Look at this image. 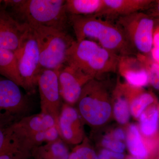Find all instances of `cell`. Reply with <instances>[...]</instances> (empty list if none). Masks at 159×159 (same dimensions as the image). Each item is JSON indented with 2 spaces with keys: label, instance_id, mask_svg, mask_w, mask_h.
Instances as JSON below:
<instances>
[{
  "label": "cell",
  "instance_id": "cell-8",
  "mask_svg": "<svg viewBox=\"0 0 159 159\" xmlns=\"http://www.w3.org/2000/svg\"><path fill=\"white\" fill-rule=\"evenodd\" d=\"M116 20L136 51L139 54L149 55L153 47L155 19L140 11L120 16Z\"/></svg>",
  "mask_w": 159,
  "mask_h": 159
},
{
  "label": "cell",
  "instance_id": "cell-13",
  "mask_svg": "<svg viewBox=\"0 0 159 159\" xmlns=\"http://www.w3.org/2000/svg\"><path fill=\"white\" fill-rule=\"evenodd\" d=\"M152 0H103V7L97 16L112 20L148 9Z\"/></svg>",
  "mask_w": 159,
  "mask_h": 159
},
{
  "label": "cell",
  "instance_id": "cell-39",
  "mask_svg": "<svg viewBox=\"0 0 159 159\" xmlns=\"http://www.w3.org/2000/svg\"><path fill=\"white\" fill-rule=\"evenodd\" d=\"M30 158H29V159H30Z\"/></svg>",
  "mask_w": 159,
  "mask_h": 159
},
{
  "label": "cell",
  "instance_id": "cell-25",
  "mask_svg": "<svg viewBox=\"0 0 159 159\" xmlns=\"http://www.w3.org/2000/svg\"><path fill=\"white\" fill-rule=\"evenodd\" d=\"M102 145L109 150L119 153H122L125 148V145L121 141L115 140L111 137H106L102 139Z\"/></svg>",
  "mask_w": 159,
  "mask_h": 159
},
{
  "label": "cell",
  "instance_id": "cell-20",
  "mask_svg": "<svg viewBox=\"0 0 159 159\" xmlns=\"http://www.w3.org/2000/svg\"><path fill=\"white\" fill-rule=\"evenodd\" d=\"M157 103L156 97L151 92L145 91L143 88L132 86L129 100L130 113L136 119L148 107Z\"/></svg>",
  "mask_w": 159,
  "mask_h": 159
},
{
  "label": "cell",
  "instance_id": "cell-15",
  "mask_svg": "<svg viewBox=\"0 0 159 159\" xmlns=\"http://www.w3.org/2000/svg\"><path fill=\"white\" fill-rule=\"evenodd\" d=\"M118 80L111 95L114 116L120 124H126L130 116L129 100L131 87Z\"/></svg>",
  "mask_w": 159,
  "mask_h": 159
},
{
  "label": "cell",
  "instance_id": "cell-4",
  "mask_svg": "<svg viewBox=\"0 0 159 159\" xmlns=\"http://www.w3.org/2000/svg\"><path fill=\"white\" fill-rule=\"evenodd\" d=\"M76 104L84 123L92 127L103 125L111 116V95L106 84L99 78L86 84Z\"/></svg>",
  "mask_w": 159,
  "mask_h": 159
},
{
  "label": "cell",
  "instance_id": "cell-28",
  "mask_svg": "<svg viewBox=\"0 0 159 159\" xmlns=\"http://www.w3.org/2000/svg\"><path fill=\"white\" fill-rule=\"evenodd\" d=\"M6 128L0 126V155L4 152L6 141Z\"/></svg>",
  "mask_w": 159,
  "mask_h": 159
},
{
  "label": "cell",
  "instance_id": "cell-31",
  "mask_svg": "<svg viewBox=\"0 0 159 159\" xmlns=\"http://www.w3.org/2000/svg\"><path fill=\"white\" fill-rule=\"evenodd\" d=\"M153 47L159 48V25L155 28L154 31Z\"/></svg>",
  "mask_w": 159,
  "mask_h": 159
},
{
  "label": "cell",
  "instance_id": "cell-34",
  "mask_svg": "<svg viewBox=\"0 0 159 159\" xmlns=\"http://www.w3.org/2000/svg\"><path fill=\"white\" fill-rule=\"evenodd\" d=\"M126 159H142L136 157H129L127 158Z\"/></svg>",
  "mask_w": 159,
  "mask_h": 159
},
{
  "label": "cell",
  "instance_id": "cell-3",
  "mask_svg": "<svg viewBox=\"0 0 159 159\" xmlns=\"http://www.w3.org/2000/svg\"><path fill=\"white\" fill-rule=\"evenodd\" d=\"M120 57L93 41L76 40L69 49L66 64L97 78L103 74L118 71Z\"/></svg>",
  "mask_w": 159,
  "mask_h": 159
},
{
  "label": "cell",
  "instance_id": "cell-37",
  "mask_svg": "<svg viewBox=\"0 0 159 159\" xmlns=\"http://www.w3.org/2000/svg\"><path fill=\"white\" fill-rule=\"evenodd\" d=\"M3 1H2V0H0V6L2 5V3Z\"/></svg>",
  "mask_w": 159,
  "mask_h": 159
},
{
  "label": "cell",
  "instance_id": "cell-18",
  "mask_svg": "<svg viewBox=\"0 0 159 159\" xmlns=\"http://www.w3.org/2000/svg\"><path fill=\"white\" fill-rule=\"evenodd\" d=\"M126 143L129 150L134 157L142 159H152L150 148L134 124L129 127Z\"/></svg>",
  "mask_w": 159,
  "mask_h": 159
},
{
  "label": "cell",
  "instance_id": "cell-29",
  "mask_svg": "<svg viewBox=\"0 0 159 159\" xmlns=\"http://www.w3.org/2000/svg\"><path fill=\"white\" fill-rule=\"evenodd\" d=\"M101 153L111 158L123 159L124 157V156L123 154L111 151L108 150V149H103L101 151Z\"/></svg>",
  "mask_w": 159,
  "mask_h": 159
},
{
  "label": "cell",
  "instance_id": "cell-23",
  "mask_svg": "<svg viewBox=\"0 0 159 159\" xmlns=\"http://www.w3.org/2000/svg\"><path fill=\"white\" fill-rule=\"evenodd\" d=\"M137 57L142 61L148 73L149 84L159 91V64L151 56L138 53Z\"/></svg>",
  "mask_w": 159,
  "mask_h": 159
},
{
  "label": "cell",
  "instance_id": "cell-14",
  "mask_svg": "<svg viewBox=\"0 0 159 159\" xmlns=\"http://www.w3.org/2000/svg\"><path fill=\"white\" fill-rule=\"evenodd\" d=\"M136 55L120 57L118 72L129 85L143 88L149 84V78L146 69Z\"/></svg>",
  "mask_w": 159,
  "mask_h": 159
},
{
  "label": "cell",
  "instance_id": "cell-24",
  "mask_svg": "<svg viewBox=\"0 0 159 159\" xmlns=\"http://www.w3.org/2000/svg\"><path fill=\"white\" fill-rule=\"evenodd\" d=\"M87 140L85 138L82 143L77 145L74 149L80 154L82 159H98V157L89 145Z\"/></svg>",
  "mask_w": 159,
  "mask_h": 159
},
{
  "label": "cell",
  "instance_id": "cell-11",
  "mask_svg": "<svg viewBox=\"0 0 159 159\" xmlns=\"http://www.w3.org/2000/svg\"><path fill=\"white\" fill-rule=\"evenodd\" d=\"M83 121L77 109L63 102L58 119L59 136L65 143L78 145L85 139Z\"/></svg>",
  "mask_w": 159,
  "mask_h": 159
},
{
  "label": "cell",
  "instance_id": "cell-21",
  "mask_svg": "<svg viewBox=\"0 0 159 159\" xmlns=\"http://www.w3.org/2000/svg\"><path fill=\"white\" fill-rule=\"evenodd\" d=\"M103 5V0H67L65 9L70 15H97L102 11Z\"/></svg>",
  "mask_w": 159,
  "mask_h": 159
},
{
  "label": "cell",
  "instance_id": "cell-36",
  "mask_svg": "<svg viewBox=\"0 0 159 159\" xmlns=\"http://www.w3.org/2000/svg\"><path fill=\"white\" fill-rule=\"evenodd\" d=\"M155 19L157 20H156L157 21V22L158 23L159 25V18Z\"/></svg>",
  "mask_w": 159,
  "mask_h": 159
},
{
  "label": "cell",
  "instance_id": "cell-10",
  "mask_svg": "<svg viewBox=\"0 0 159 159\" xmlns=\"http://www.w3.org/2000/svg\"><path fill=\"white\" fill-rule=\"evenodd\" d=\"M60 93L64 102L72 106L77 104L82 89L92 77L81 70L65 64L58 70Z\"/></svg>",
  "mask_w": 159,
  "mask_h": 159
},
{
  "label": "cell",
  "instance_id": "cell-30",
  "mask_svg": "<svg viewBox=\"0 0 159 159\" xmlns=\"http://www.w3.org/2000/svg\"><path fill=\"white\" fill-rule=\"evenodd\" d=\"M111 137L115 140L122 142V141L125 140V135L124 131L122 129L117 128L112 132Z\"/></svg>",
  "mask_w": 159,
  "mask_h": 159
},
{
  "label": "cell",
  "instance_id": "cell-38",
  "mask_svg": "<svg viewBox=\"0 0 159 159\" xmlns=\"http://www.w3.org/2000/svg\"><path fill=\"white\" fill-rule=\"evenodd\" d=\"M158 108H159V105H158Z\"/></svg>",
  "mask_w": 159,
  "mask_h": 159
},
{
  "label": "cell",
  "instance_id": "cell-1",
  "mask_svg": "<svg viewBox=\"0 0 159 159\" xmlns=\"http://www.w3.org/2000/svg\"><path fill=\"white\" fill-rule=\"evenodd\" d=\"M68 16L77 41L95 40L102 48L120 57L138 54L122 29L112 20L95 15Z\"/></svg>",
  "mask_w": 159,
  "mask_h": 159
},
{
  "label": "cell",
  "instance_id": "cell-7",
  "mask_svg": "<svg viewBox=\"0 0 159 159\" xmlns=\"http://www.w3.org/2000/svg\"><path fill=\"white\" fill-rule=\"evenodd\" d=\"M29 96L15 83L0 76V126L8 128L32 115Z\"/></svg>",
  "mask_w": 159,
  "mask_h": 159
},
{
  "label": "cell",
  "instance_id": "cell-22",
  "mask_svg": "<svg viewBox=\"0 0 159 159\" xmlns=\"http://www.w3.org/2000/svg\"><path fill=\"white\" fill-rule=\"evenodd\" d=\"M14 125L27 131H41L56 127L55 121L51 116L41 112L25 117Z\"/></svg>",
  "mask_w": 159,
  "mask_h": 159
},
{
  "label": "cell",
  "instance_id": "cell-12",
  "mask_svg": "<svg viewBox=\"0 0 159 159\" xmlns=\"http://www.w3.org/2000/svg\"><path fill=\"white\" fill-rule=\"evenodd\" d=\"M28 28V25L15 19L2 3L0 6V48L16 51Z\"/></svg>",
  "mask_w": 159,
  "mask_h": 159
},
{
  "label": "cell",
  "instance_id": "cell-27",
  "mask_svg": "<svg viewBox=\"0 0 159 159\" xmlns=\"http://www.w3.org/2000/svg\"><path fill=\"white\" fill-rule=\"evenodd\" d=\"M149 15L154 19L159 18V0L154 1L149 9Z\"/></svg>",
  "mask_w": 159,
  "mask_h": 159
},
{
  "label": "cell",
  "instance_id": "cell-32",
  "mask_svg": "<svg viewBox=\"0 0 159 159\" xmlns=\"http://www.w3.org/2000/svg\"><path fill=\"white\" fill-rule=\"evenodd\" d=\"M68 159H82V158L80 154L74 149L72 152L69 154Z\"/></svg>",
  "mask_w": 159,
  "mask_h": 159
},
{
  "label": "cell",
  "instance_id": "cell-2",
  "mask_svg": "<svg viewBox=\"0 0 159 159\" xmlns=\"http://www.w3.org/2000/svg\"><path fill=\"white\" fill-rule=\"evenodd\" d=\"M64 0H5L2 4L15 19L30 28L67 31L70 25Z\"/></svg>",
  "mask_w": 159,
  "mask_h": 159
},
{
  "label": "cell",
  "instance_id": "cell-26",
  "mask_svg": "<svg viewBox=\"0 0 159 159\" xmlns=\"http://www.w3.org/2000/svg\"><path fill=\"white\" fill-rule=\"evenodd\" d=\"M31 154L24 153L12 148H8L0 155V159H29Z\"/></svg>",
  "mask_w": 159,
  "mask_h": 159
},
{
  "label": "cell",
  "instance_id": "cell-5",
  "mask_svg": "<svg viewBox=\"0 0 159 159\" xmlns=\"http://www.w3.org/2000/svg\"><path fill=\"white\" fill-rule=\"evenodd\" d=\"M31 28L37 38L42 69L58 70L65 65L69 49L76 40L67 31L41 26Z\"/></svg>",
  "mask_w": 159,
  "mask_h": 159
},
{
  "label": "cell",
  "instance_id": "cell-35",
  "mask_svg": "<svg viewBox=\"0 0 159 159\" xmlns=\"http://www.w3.org/2000/svg\"><path fill=\"white\" fill-rule=\"evenodd\" d=\"M154 159H159V153L157 155L156 157Z\"/></svg>",
  "mask_w": 159,
  "mask_h": 159
},
{
  "label": "cell",
  "instance_id": "cell-17",
  "mask_svg": "<svg viewBox=\"0 0 159 159\" xmlns=\"http://www.w3.org/2000/svg\"><path fill=\"white\" fill-rule=\"evenodd\" d=\"M31 155L34 159H68L69 153L66 143L60 138L33 148Z\"/></svg>",
  "mask_w": 159,
  "mask_h": 159
},
{
  "label": "cell",
  "instance_id": "cell-33",
  "mask_svg": "<svg viewBox=\"0 0 159 159\" xmlns=\"http://www.w3.org/2000/svg\"><path fill=\"white\" fill-rule=\"evenodd\" d=\"M98 159H111V158L109 157H108L105 155L100 153L99 156L98 157Z\"/></svg>",
  "mask_w": 159,
  "mask_h": 159
},
{
  "label": "cell",
  "instance_id": "cell-6",
  "mask_svg": "<svg viewBox=\"0 0 159 159\" xmlns=\"http://www.w3.org/2000/svg\"><path fill=\"white\" fill-rule=\"evenodd\" d=\"M22 88L29 96L34 94L43 69L40 62L39 47L35 31L29 27L23 35L18 49L15 51Z\"/></svg>",
  "mask_w": 159,
  "mask_h": 159
},
{
  "label": "cell",
  "instance_id": "cell-16",
  "mask_svg": "<svg viewBox=\"0 0 159 159\" xmlns=\"http://www.w3.org/2000/svg\"><path fill=\"white\" fill-rule=\"evenodd\" d=\"M140 133L145 141L159 143V111L157 103L148 108L139 117Z\"/></svg>",
  "mask_w": 159,
  "mask_h": 159
},
{
  "label": "cell",
  "instance_id": "cell-9",
  "mask_svg": "<svg viewBox=\"0 0 159 159\" xmlns=\"http://www.w3.org/2000/svg\"><path fill=\"white\" fill-rule=\"evenodd\" d=\"M58 70L43 69L39 78L41 113L51 116L58 128L63 101L60 93Z\"/></svg>",
  "mask_w": 159,
  "mask_h": 159
},
{
  "label": "cell",
  "instance_id": "cell-19",
  "mask_svg": "<svg viewBox=\"0 0 159 159\" xmlns=\"http://www.w3.org/2000/svg\"><path fill=\"white\" fill-rule=\"evenodd\" d=\"M0 76L22 87V82L14 51L0 48Z\"/></svg>",
  "mask_w": 159,
  "mask_h": 159
}]
</instances>
